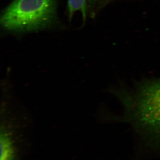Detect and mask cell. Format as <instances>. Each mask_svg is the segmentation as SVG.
Listing matches in <instances>:
<instances>
[{
	"label": "cell",
	"instance_id": "cell-4",
	"mask_svg": "<svg viewBox=\"0 0 160 160\" xmlns=\"http://www.w3.org/2000/svg\"><path fill=\"white\" fill-rule=\"evenodd\" d=\"M87 0H68V12L69 21H71L74 13L80 11L82 14L83 22L87 17Z\"/></svg>",
	"mask_w": 160,
	"mask_h": 160
},
{
	"label": "cell",
	"instance_id": "cell-3",
	"mask_svg": "<svg viewBox=\"0 0 160 160\" xmlns=\"http://www.w3.org/2000/svg\"><path fill=\"white\" fill-rule=\"evenodd\" d=\"M3 128L1 132L0 160H24L26 149L16 139L11 131Z\"/></svg>",
	"mask_w": 160,
	"mask_h": 160
},
{
	"label": "cell",
	"instance_id": "cell-2",
	"mask_svg": "<svg viewBox=\"0 0 160 160\" xmlns=\"http://www.w3.org/2000/svg\"><path fill=\"white\" fill-rule=\"evenodd\" d=\"M56 16V0H14L3 12L1 23L8 31H35L52 25Z\"/></svg>",
	"mask_w": 160,
	"mask_h": 160
},
{
	"label": "cell",
	"instance_id": "cell-1",
	"mask_svg": "<svg viewBox=\"0 0 160 160\" xmlns=\"http://www.w3.org/2000/svg\"><path fill=\"white\" fill-rule=\"evenodd\" d=\"M124 107L121 121L132 126L146 145L160 146V78L136 83L132 89H111Z\"/></svg>",
	"mask_w": 160,
	"mask_h": 160
},
{
	"label": "cell",
	"instance_id": "cell-5",
	"mask_svg": "<svg viewBox=\"0 0 160 160\" xmlns=\"http://www.w3.org/2000/svg\"><path fill=\"white\" fill-rule=\"evenodd\" d=\"M97 0H88L89 3L90 4H94L96 2Z\"/></svg>",
	"mask_w": 160,
	"mask_h": 160
}]
</instances>
